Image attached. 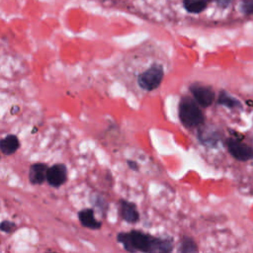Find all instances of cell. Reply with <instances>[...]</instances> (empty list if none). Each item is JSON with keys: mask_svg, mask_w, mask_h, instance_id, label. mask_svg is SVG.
<instances>
[{"mask_svg": "<svg viewBox=\"0 0 253 253\" xmlns=\"http://www.w3.org/2000/svg\"><path fill=\"white\" fill-rule=\"evenodd\" d=\"M117 241L128 252H171L174 245L171 238L157 237L139 230L120 232Z\"/></svg>", "mask_w": 253, "mask_h": 253, "instance_id": "obj_1", "label": "cell"}, {"mask_svg": "<svg viewBox=\"0 0 253 253\" xmlns=\"http://www.w3.org/2000/svg\"><path fill=\"white\" fill-rule=\"evenodd\" d=\"M178 116L186 128H197L204 125L205 115L198 102L190 96H183L178 105Z\"/></svg>", "mask_w": 253, "mask_h": 253, "instance_id": "obj_2", "label": "cell"}, {"mask_svg": "<svg viewBox=\"0 0 253 253\" xmlns=\"http://www.w3.org/2000/svg\"><path fill=\"white\" fill-rule=\"evenodd\" d=\"M164 78V68L161 64L155 63L141 72L137 77L138 86L145 91L157 89Z\"/></svg>", "mask_w": 253, "mask_h": 253, "instance_id": "obj_3", "label": "cell"}, {"mask_svg": "<svg viewBox=\"0 0 253 253\" xmlns=\"http://www.w3.org/2000/svg\"><path fill=\"white\" fill-rule=\"evenodd\" d=\"M189 90L193 95V98L203 108L210 107L214 101L215 93L211 86L195 82L190 85Z\"/></svg>", "mask_w": 253, "mask_h": 253, "instance_id": "obj_4", "label": "cell"}, {"mask_svg": "<svg viewBox=\"0 0 253 253\" xmlns=\"http://www.w3.org/2000/svg\"><path fill=\"white\" fill-rule=\"evenodd\" d=\"M225 144L229 153L235 159L240 161H247L253 159V147L245 144L244 142L236 138L229 137L225 140Z\"/></svg>", "mask_w": 253, "mask_h": 253, "instance_id": "obj_5", "label": "cell"}, {"mask_svg": "<svg viewBox=\"0 0 253 253\" xmlns=\"http://www.w3.org/2000/svg\"><path fill=\"white\" fill-rule=\"evenodd\" d=\"M67 181V167L63 163H55L48 167L46 182L53 188H59Z\"/></svg>", "mask_w": 253, "mask_h": 253, "instance_id": "obj_6", "label": "cell"}, {"mask_svg": "<svg viewBox=\"0 0 253 253\" xmlns=\"http://www.w3.org/2000/svg\"><path fill=\"white\" fill-rule=\"evenodd\" d=\"M119 215L122 219L128 223H136L139 220V212L134 203L125 199L119 200L118 203Z\"/></svg>", "mask_w": 253, "mask_h": 253, "instance_id": "obj_7", "label": "cell"}, {"mask_svg": "<svg viewBox=\"0 0 253 253\" xmlns=\"http://www.w3.org/2000/svg\"><path fill=\"white\" fill-rule=\"evenodd\" d=\"M48 166L42 162H36L31 164L29 168V181L32 185H42L43 182H46Z\"/></svg>", "mask_w": 253, "mask_h": 253, "instance_id": "obj_8", "label": "cell"}, {"mask_svg": "<svg viewBox=\"0 0 253 253\" xmlns=\"http://www.w3.org/2000/svg\"><path fill=\"white\" fill-rule=\"evenodd\" d=\"M94 210L91 208H85L80 210L77 212V217L79 222L83 227L90 229H100L102 226V222L99 221L94 214Z\"/></svg>", "mask_w": 253, "mask_h": 253, "instance_id": "obj_9", "label": "cell"}, {"mask_svg": "<svg viewBox=\"0 0 253 253\" xmlns=\"http://www.w3.org/2000/svg\"><path fill=\"white\" fill-rule=\"evenodd\" d=\"M20 140L16 134H8L0 140V150L4 155H12L20 148Z\"/></svg>", "mask_w": 253, "mask_h": 253, "instance_id": "obj_10", "label": "cell"}, {"mask_svg": "<svg viewBox=\"0 0 253 253\" xmlns=\"http://www.w3.org/2000/svg\"><path fill=\"white\" fill-rule=\"evenodd\" d=\"M198 137H199V140L201 141V143H203L209 147L215 146L219 141V134L217 133V131L210 130V129H206V128H201L199 130Z\"/></svg>", "mask_w": 253, "mask_h": 253, "instance_id": "obj_11", "label": "cell"}, {"mask_svg": "<svg viewBox=\"0 0 253 253\" xmlns=\"http://www.w3.org/2000/svg\"><path fill=\"white\" fill-rule=\"evenodd\" d=\"M217 104L227 107L229 109H242L241 102L228 94L226 91L222 90L219 92L218 98H217Z\"/></svg>", "mask_w": 253, "mask_h": 253, "instance_id": "obj_12", "label": "cell"}, {"mask_svg": "<svg viewBox=\"0 0 253 253\" xmlns=\"http://www.w3.org/2000/svg\"><path fill=\"white\" fill-rule=\"evenodd\" d=\"M209 2L210 0H183L185 9L188 12L194 14H198L204 11L207 8Z\"/></svg>", "mask_w": 253, "mask_h": 253, "instance_id": "obj_13", "label": "cell"}, {"mask_svg": "<svg viewBox=\"0 0 253 253\" xmlns=\"http://www.w3.org/2000/svg\"><path fill=\"white\" fill-rule=\"evenodd\" d=\"M179 252L187 253V252H198L199 248L195 240L187 235H183L180 240V245L178 248Z\"/></svg>", "mask_w": 253, "mask_h": 253, "instance_id": "obj_14", "label": "cell"}, {"mask_svg": "<svg viewBox=\"0 0 253 253\" xmlns=\"http://www.w3.org/2000/svg\"><path fill=\"white\" fill-rule=\"evenodd\" d=\"M91 203L95 207L99 208L102 211H105L107 210V208H108V204L105 201V199L103 197H101V196L99 198V195H97V194H95L94 197H91Z\"/></svg>", "mask_w": 253, "mask_h": 253, "instance_id": "obj_15", "label": "cell"}, {"mask_svg": "<svg viewBox=\"0 0 253 253\" xmlns=\"http://www.w3.org/2000/svg\"><path fill=\"white\" fill-rule=\"evenodd\" d=\"M240 9L245 15H253V0H241Z\"/></svg>", "mask_w": 253, "mask_h": 253, "instance_id": "obj_16", "label": "cell"}, {"mask_svg": "<svg viewBox=\"0 0 253 253\" xmlns=\"http://www.w3.org/2000/svg\"><path fill=\"white\" fill-rule=\"evenodd\" d=\"M16 227H17L16 223H14L13 221H10V220H6V219L1 221V224H0V229L4 233L13 232V231H15Z\"/></svg>", "mask_w": 253, "mask_h": 253, "instance_id": "obj_17", "label": "cell"}, {"mask_svg": "<svg viewBox=\"0 0 253 253\" xmlns=\"http://www.w3.org/2000/svg\"><path fill=\"white\" fill-rule=\"evenodd\" d=\"M126 164H127L128 168L133 171H138V169H139V165L137 164V162H135L133 160H127Z\"/></svg>", "mask_w": 253, "mask_h": 253, "instance_id": "obj_18", "label": "cell"}, {"mask_svg": "<svg viewBox=\"0 0 253 253\" xmlns=\"http://www.w3.org/2000/svg\"><path fill=\"white\" fill-rule=\"evenodd\" d=\"M216 3H217V5L219 6V7H221V8H226V7H228L230 4H231V2L233 1V0H214Z\"/></svg>", "mask_w": 253, "mask_h": 253, "instance_id": "obj_19", "label": "cell"}]
</instances>
